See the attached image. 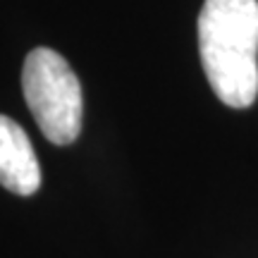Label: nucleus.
Here are the masks:
<instances>
[{"label": "nucleus", "mask_w": 258, "mask_h": 258, "mask_svg": "<svg viewBox=\"0 0 258 258\" xmlns=\"http://www.w3.org/2000/svg\"><path fill=\"white\" fill-rule=\"evenodd\" d=\"M0 184L19 196H31L41 186L34 146L17 122L0 115Z\"/></svg>", "instance_id": "nucleus-3"}, {"label": "nucleus", "mask_w": 258, "mask_h": 258, "mask_svg": "<svg viewBox=\"0 0 258 258\" xmlns=\"http://www.w3.org/2000/svg\"><path fill=\"white\" fill-rule=\"evenodd\" d=\"M199 50L213 93L230 108L258 96V0H206L199 15Z\"/></svg>", "instance_id": "nucleus-1"}, {"label": "nucleus", "mask_w": 258, "mask_h": 258, "mask_svg": "<svg viewBox=\"0 0 258 258\" xmlns=\"http://www.w3.org/2000/svg\"><path fill=\"white\" fill-rule=\"evenodd\" d=\"M24 101L43 137L67 146L82 132L84 98L82 84L62 55L50 48H36L24 60L22 70Z\"/></svg>", "instance_id": "nucleus-2"}]
</instances>
